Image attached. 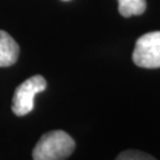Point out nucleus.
I'll return each instance as SVG.
<instances>
[{
	"label": "nucleus",
	"mask_w": 160,
	"mask_h": 160,
	"mask_svg": "<svg viewBox=\"0 0 160 160\" xmlns=\"http://www.w3.org/2000/svg\"><path fill=\"white\" fill-rule=\"evenodd\" d=\"M119 12L122 17L140 16L146 10V0H118Z\"/></svg>",
	"instance_id": "5"
},
{
	"label": "nucleus",
	"mask_w": 160,
	"mask_h": 160,
	"mask_svg": "<svg viewBox=\"0 0 160 160\" xmlns=\"http://www.w3.org/2000/svg\"><path fill=\"white\" fill-rule=\"evenodd\" d=\"M19 46L10 34L0 30V67H11L17 62Z\"/></svg>",
	"instance_id": "4"
},
{
	"label": "nucleus",
	"mask_w": 160,
	"mask_h": 160,
	"mask_svg": "<svg viewBox=\"0 0 160 160\" xmlns=\"http://www.w3.org/2000/svg\"><path fill=\"white\" fill-rule=\"evenodd\" d=\"M115 160H157L154 157L147 154L141 151H134V149H128L116 157Z\"/></svg>",
	"instance_id": "6"
},
{
	"label": "nucleus",
	"mask_w": 160,
	"mask_h": 160,
	"mask_svg": "<svg viewBox=\"0 0 160 160\" xmlns=\"http://www.w3.org/2000/svg\"><path fill=\"white\" fill-rule=\"evenodd\" d=\"M46 89V81L40 75H34L19 84L12 98V112L18 116H24L32 112L34 96Z\"/></svg>",
	"instance_id": "2"
},
{
	"label": "nucleus",
	"mask_w": 160,
	"mask_h": 160,
	"mask_svg": "<svg viewBox=\"0 0 160 160\" xmlns=\"http://www.w3.org/2000/svg\"><path fill=\"white\" fill-rule=\"evenodd\" d=\"M133 62L140 68H160V31L145 33L137 40Z\"/></svg>",
	"instance_id": "3"
},
{
	"label": "nucleus",
	"mask_w": 160,
	"mask_h": 160,
	"mask_svg": "<svg viewBox=\"0 0 160 160\" xmlns=\"http://www.w3.org/2000/svg\"><path fill=\"white\" fill-rule=\"evenodd\" d=\"M75 149L74 139L64 131L43 134L32 151L33 160H65Z\"/></svg>",
	"instance_id": "1"
}]
</instances>
